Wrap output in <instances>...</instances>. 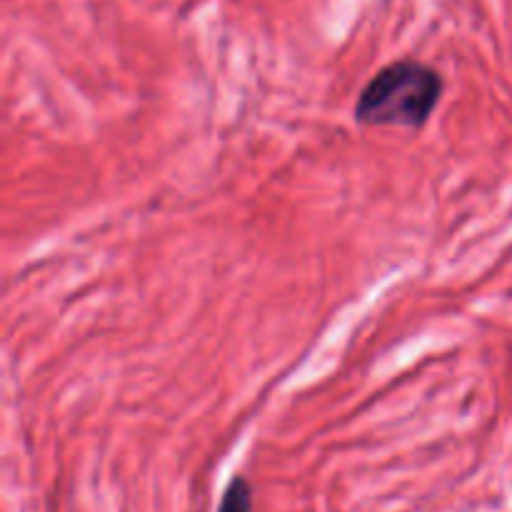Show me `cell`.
Returning <instances> with one entry per match:
<instances>
[{"mask_svg": "<svg viewBox=\"0 0 512 512\" xmlns=\"http://www.w3.org/2000/svg\"><path fill=\"white\" fill-rule=\"evenodd\" d=\"M445 78L423 60L400 58L383 65L355 100L353 118L368 128H423L440 105Z\"/></svg>", "mask_w": 512, "mask_h": 512, "instance_id": "obj_1", "label": "cell"}, {"mask_svg": "<svg viewBox=\"0 0 512 512\" xmlns=\"http://www.w3.org/2000/svg\"><path fill=\"white\" fill-rule=\"evenodd\" d=\"M218 512H253V485L245 475H235L225 485Z\"/></svg>", "mask_w": 512, "mask_h": 512, "instance_id": "obj_2", "label": "cell"}]
</instances>
